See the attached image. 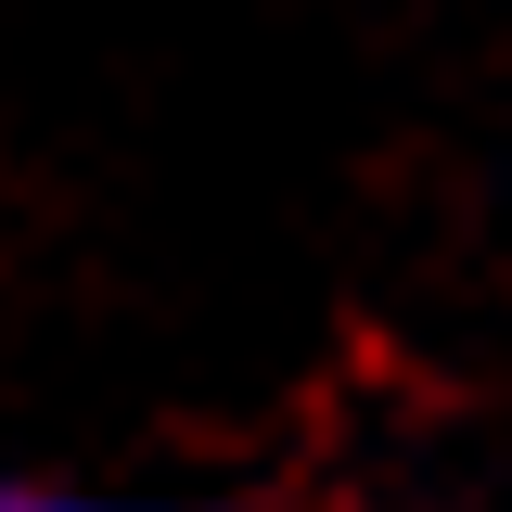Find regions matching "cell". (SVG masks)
<instances>
[{"label": "cell", "mask_w": 512, "mask_h": 512, "mask_svg": "<svg viewBox=\"0 0 512 512\" xmlns=\"http://www.w3.org/2000/svg\"><path fill=\"white\" fill-rule=\"evenodd\" d=\"M0 512H218V500H103V487H13L0 474Z\"/></svg>", "instance_id": "cell-1"}]
</instances>
